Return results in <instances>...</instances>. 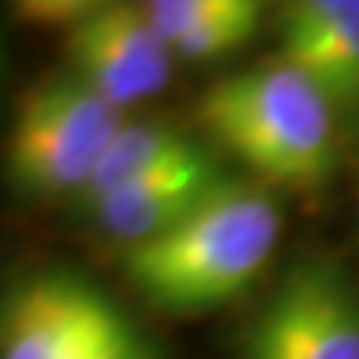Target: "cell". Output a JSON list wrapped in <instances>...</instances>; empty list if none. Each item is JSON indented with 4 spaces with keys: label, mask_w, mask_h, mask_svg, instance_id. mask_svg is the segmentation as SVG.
<instances>
[{
    "label": "cell",
    "mask_w": 359,
    "mask_h": 359,
    "mask_svg": "<svg viewBox=\"0 0 359 359\" xmlns=\"http://www.w3.org/2000/svg\"><path fill=\"white\" fill-rule=\"evenodd\" d=\"M280 236L276 190L230 177L170 233L123 250V269L150 303L196 316L246 293L273 259Z\"/></svg>",
    "instance_id": "cell-1"
},
{
    "label": "cell",
    "mask_w": 359,
    "mask_h": 359,
    "mask_svg": "<svg viewBox=\"0 0 359 359\" xmlns=\"http://www.w3.org/2000/svg\"><path fill=\"white\" fill-rule=\"evenodd\" d=\"M196 120L269 190H320L336 167V107L280 57L210 83Z\"/></svg>",
    "instance_id": "cell-2"
},
{
    "label": "cell",
    "mask_w": 359,
    "mask_h": 359,
    "mask_svg": "<svg viewBox=\"0 0 359 359\" xmlns=\"http://www.w3.org/2000/svg\"><path fill=\"white\" fill-rule=\"evenodd\" d=\"M123 123V110L74 74L40 80L13 110L7 177L30 196H80Z\"/></svg>",
    "instance_id": "cell-3"
},
{
    "label": "cell",
    "mask_w": 359,
    "mask_h": 359,
    "mask_svg": "<svg viewBox=\"0 0 359 359\" xmlns=\"http://www.w3.org/2000/svg\"><path fill=\"white\" fill-rule=\"evenodd\" d=\"M240 359H359V286L330 259H299L263 296Z\"/></svg>",
    "instance_id": "cell-4"
},
{
    "label": "cell",
    "mask_w": 359,
    "mask_h": 359,
    "mask_svg": "<svg viewBox=\"0 0 359 359\" xmlns=\"http://www.w3.org/2000/svg\"><path fill=\"white\" fill-rule=\"evenodd\" d=\"M64 47L70 74L116 110L156 97L177 64L143 4H93L70 24Z\"/></svg>",
    "instance_id": "cell-5"
},
{
    "label": "cell",
    "mask_w": 359,
    "mask_h": 359,
    "mask_svg": "<svg viewBox=\"0 0 359 359\" xmlns=\"http://www.w3.org/2000/svg\"><path fill=\"white\" fill-rule=\"evenodd\" d=\"M110 296L67 269L13 286L0 316V359H80Z\"/></svg>",
    "instance_id": "cell-6"
},
{
    "label": "cell",
    "mask_w": 359,
    "mask_h": 359,
    "mask_svg": "<svg viewBox=\"0 0 359 359\" xmlns=\"http://www.w3.org/2000/svg\"><path fill=\"white\" fill-rule=\"evenodd\" d=\"M226 180L230 173L223 170L219 156L206 143H196L183 156L143 173L140 180L120 187L103 200H93L83 210L100 236L120 243L123 250H133L183 223Z\"/></svg>",
    "instance_id": "cell-7"
},
{
    "label": "cell",
    "mask_w": 359,
    "mask_h": 359,
    "mask_svg": "<svg viewBox=\"0 0 359 359\" xmlns=\"http://www.w3.org/2000/svg\"><path fill=\"white\" fill-rule=\"evenodd\" d=\"M276 57L306 74L336 114L359 110V0H296L283 7Z\"/></svg>",
    "instance_id": "cell-8"
},
{
    "label": "cell",
    "mask_w": 359,
    "mask_h": 359,
    "mask_svg": "<svg viewBox=\"0 0 359 359\" xmlns=\"http://www.w3.org/2000/svg\"><path fill=\"white\" fill-rule=\"evenodd\" d=\"M143 7L170 53L193 64L243 50L263 24L257 0H150Z\"/></svg>",
    "instance_id": "cell-9"
},
{
    "label": "cell",
    "mask_w": 359,
    "mask_h": 359,
    "mask_svg": "<svg viewBox=\"0 0 359 359\" xmlns=\"http://www.w3.org/2000/svg\"><path fill=\"white\" fill-rule=\"evenodd\" d=\"M196 143H200L196 137L183 133L180 127H170V123H156V120L133 123V120H127L123 130L114 137V143L107 147L103 160L97 163L87 190L77 196L80 206L110 196L114 190L127 187L133 180H140L143 173H150V170L183 156Z\"/></svg>",
    "instance_id": "cell-10"
},
{
    "label": "cell",
    "mask_w": 359,
    "mask_h": 359,
    "mask_svg": "<svg viewBox=\"0 0 359 359\" xmlns=\"http://www.w3.org/2000/svg\"><path fill=\"white\" fill-rule=\"evenodd\" d=\"M80 359H163L150 336L143 333L137 320L127 316L114 299H107L103 316L90 336Z\"/></svg>",
    "instance_id": "cell-11"
}]
</instances>
